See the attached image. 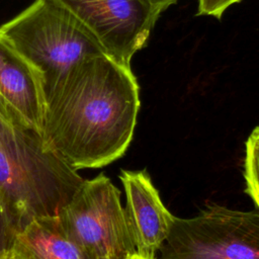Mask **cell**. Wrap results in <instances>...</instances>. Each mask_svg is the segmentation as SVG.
I'll return each instance as SVG.
<instances>
[{"mask_svg": "<svg viewBox=\"0 0 259 259\" xmlns=\"http://www.w3.org/2000/svg\"><path fill=\"white\" fill-rule=\"evenodd\" d=\"M3 259H9V257H8V256H6V257H4Z\"/></svg>", "mask_w": 259, "mask_h": 259, "instance_id": "9a60e30c", "label": "cell"}, {"mask_svg": "<svg viewBox=\"0 0 259 259\" xmlns=\"http://www.w3.org/2000/svg\"><path fill=\"white\" fill-rule=\"evenodd\" d=\"M241 1L242 0H197L196 14L221 19L231 6Z\"/></svg>", "mask_w": 259, "mask_h": 259, "instance_id": "8fae6325", "label": "cell"}, {"mask_svg": "<svg viewBox=\"0 0 259 259\" xmlns=\"http://www.w3.org/2000/svg\"><path fill=\"white\" fill-rule=\"evenodd\" d=\"M140 106L131 67L105 54L90 57L47 96L44 145L76 171L106 166L127 150Z\"/></svg>", "mask_w": 259, "mask_h": 259, "instance_id": "6da1fadb", "label": "cell"}, {"mask_svg": "<svg viewBox=\"0 0 259 259\" xmlns=\"http://www.w3.org/2000/svg\"><path fill=\"white\" fill-rule=\"evenodd\" d=\"M119 179L125 192L124 212L136 252L145 259H156L176 217L163 204L146 170H121Z\"/></svg>", "mask_w": 259, "mask_h": 259, "instance_id": "52a82bcc", "label": "cell"}, {"mask_svg": "<svg viewBox=\"0 0 259 259\" xmlns=\"http://www.w3.org/2000/svg\"><path fill=\"white\" fill-rule=\"evenodd\" d=\"M127 259H145V258H143L142 256H140L137 252L136 253H134V254H132Z\"/></svg>", "mask_w": 259, "mask_h": 259, "instance_id": "5bb4252c", "label": "cell"}, {"mask_svg": "<svg viewBox=\"0 0 259 259\" xmlns=\"http://www.w3.org/2000/svg\"><path fill=\"white\" fill-rule=\"evenodd\" d=\"M257 208H258V210H259V206H258V207H257Z\"/></svg>", "mask_w": 259, "mask_h": 259, "instance_id": "2e32d148", "label": "cell"}, {"mask_svg": "<svg viewBox=\"0 0 259 259\" xmlns=\"http://www.w3.org/2000/svg\"><path fill=\"white\" fill-rule=\"evenodd\" d=\"M15 231L10 226L0 202V259L8 255L11 248Z\"/></svg>", "mask_w": 259, "mask_h": 259, "instance_id": "7c38bea8", "label": "cell"}, {"mask_svg": "<svg viewBox=\"0 0 259 259\" xmlns=\"http://www.w3.org/2000/svg\"><path fill=\"white\" fill-rule=\"evenodd\" d=\"M0 99L26 127L41 137L47 111L42 76L1 35Z\"/></svg>", "mask_w": 259, "mask_h": 259, "instance_id": "ba28073f", "label": "cell"}, {"mask_svg": "<svg viewBox=\"0 0 259 259\" xmlns=\"http://www.w3.org/2000/svg\"><path fill=\"white\" fill-rule=\"evenodd\" d=\"M0 35L40 72L46 96L78 63L104 54L70 14L50 0H35L3 24Z\"/></svg>", "mask_w": 259, "mask_h": 259, "instance_id": "3957f363", "label": "cell"}, {"mask_svg": "<svg viewBox=\"0 0 259 259\" xmlns=\"http://www.w3.org/2000/svg\"><path fill=\"white\" fill-rule=\"evenodd\" d=\"M158 259H259V211L209 205L176 218Z\"/></svg>", "mask_w": 259, "mask_h": 259, "instance_id": "5b68a950", "label": "cell"}, {"mask_svg": "<svg viewBox=\"0 0 259 259\" xmlns=\"http://www.w3.org/2000/svg\"><path fill=\"white\" fill-rule=\"evenodd\" d=\"M57 217L90 259H127L136 253L120 192L103 173L84 179Z\"/></svg>", "mask_w": 259, "mask_h": 259, "instance_id": "277c9868", "label": "cell"}, {"mask_svg": "<svg viewBox=\"0 0 259 259\" xmlns=\"http://www.w3.org/2000/svg\"><path fill=\"white\" fill-rule=\"evenodd\" d=\"M245 192L259 206V125L249 135L245 143L243 165Z\"/></svg>", "mask_w": 259, "mask_h": 259, "instance_id": "30bf717a", "label": "cell"}, {"mask_svg": "<svg viewBox=\"0 0 259 259\" xmlns=\"http://www.w3.org/2000/svg\"><path fill=\"white\" fill-rule=\"evenodd\" d=\"M150 6L154 7L155 9L159 10L161 13L168 9L170 6L176 4L178 0H143Z\"/></svg>", "mask_w": 259, "mask_h": 259, "instance_id": "4fadbf2b", "label": "cell"}, {"mask_svg": "<svg viewBox=\"0 0 259 259\" xmlns=\"http://www.w3.org/2000/svg\"><path fill=\"white\" fill-rule=\"evenodd\" d=\"M9 259H90L65 233L56 215L38 217L15 232Z\"/></svg>", "mask_w": 259, "mask_h": 259, "instance_id": "9c48e42d", "label": "cell"}, {"mask_svg": "<svg viewBox=\"0 0 259 259\" xmlns=\"http://www.w3.org/2000/svg\"><path fill=\"white\" fill-rule=\"evenodd\" d=\"M83 180L0 99V202L15 232L56 215Z\"/></svg>", "mask_w": 259, "mask_h": 259, "instance_id": "7a4b0ae2", "label": "cell"}, {"mask_svg": "<svg viewBox=\"0 0 259 259\" xmlns=\"http://www.w3.org/2000/svg\"><path fill=\"white\" fill-rule=\"evenodd\" d=\"M70 14L105 55L131 67L161 12L143 0H50Z\"/></svg>", "mask_w": 259, "mask_h": 259, "instance_id": "8992f818", "label": "cell"}]
</instances>
